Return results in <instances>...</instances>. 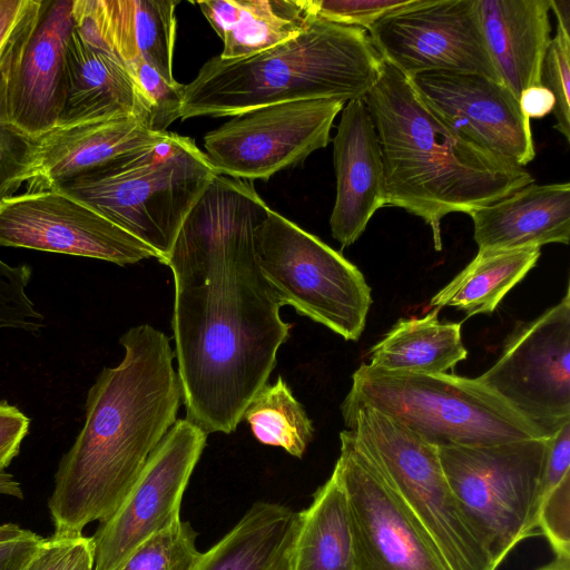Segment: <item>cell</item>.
I'll return each instance as SVG.
<instances>
[{"label":"cell","instance_id":"6da1fadb","mask_svg":"<svg viewBox=\"0 0 570 570\" xmlns=\"http://www.w3.org/2000/svg\"><path fill=\"white\" fill-rule=\"evenodd\" d=\"M269 209L250 181L217 174L165 264L174 276L171 326L186 417L207 433L235 431L289 336L256 254Z\"/></svg>","mask_w":570,"mask_h":570},{"label":"cell","instance_id":"7a4b0ae2","mask_svg":"<svg viewBox=\"0 0 570 570\" xmlns=\"http://www.w3.org/2000/svg\"><path fill=\"white\" fill-rule=\"evenodd\" d=\"M119 343L122 361L97 376L83 426L58 464L48 499L55 534H80L111 517L176 422L183 390L169 338L141 324Z\"/></svg>","mask_w":570,"mask_h":570},{"label":"cell","instance_id":"3957f363","mask_svg":"<svg viewBox=\"0 0 570 570\" xmlns=\"http://www.w3.org/2000/svg\"><path fill=\"white\" fill-rule=\"evenodd\" d=\"M383 160L386 206L421 217L442 249L441 222L493 204L534 183L508 163L461 137L420 99L409 78L382 60L363 98Z\"/></svg>","mask_w":570,"mask_h":570},{"label":"cell","instance_id":"277c9868","mask_svg":"<svg viewBox=\"0 0 570 570\" xmlns=\"http://www.w3.org/2000/svg\"><path fill=\"white\" fill-rule=\"evenodd\" d=\"M382 59L365 29L314 18L295 37L258 53L207 60L184 86L181 120L233 117L273 104L363 99Z\"/></svg>","mask_w":570,"mask_h":570},{"label":"cell","instance_id":"5b68a950","mask_svg":"<svg viewBox=\"0 0 570 570\" xmlns=\"http://www.w3.org/2000/svg\"><path fill=\"white\" fill-rule=\"evenodd\" d=\"M217 173L190 137L158 141L56 185L149 246L166 264L187 214Z\"/></svg>","mask_w":570,"mask_h":570},{"label":"cell","instance_id":"8992f818","mask_svg":"<svg viewBox=\"0 0 570 570\" xmlns=\"http://www.w3.org/2000/svg\"><path fill=\"white\" fill-rule=\"evenodd\" d=\"M341 411L370 406L435 446L546 439L476 379L391 372L361 364Z\"/></svg>","mask_w":570,"mask_h":570},{"label":"cell","instance_id":"52a82bcc","mask_svg":"<svg viewBox=\"0 0 570 570\" xmlns=\"http://www.w3.org/2000/svg\"><path fill=\"white\" fill-rule=\"evenodd\" d=\"M342 415L446 569L497 570L449 485L438 446L370 406Z\"/></svg>","mask_w":570,"mask_h":570},{"label":"cell","instance_id":"ba28073f","mask_svg":"<svg viewBox=\"0 0 570 570\" xmlns=\"http://www.w3.org/2000/svg\"><path fill=\"white\" fill-rule=\"evenodd\" d=\"M548 444L528 439L438 448L461 511L497 568L537 528Z\"/></svg>","mask_w":570,"mask_h":570},{"label":"cell","instance_id":"9c48e42d","mask_svg":"<svg viewBox=\"0 0 570 570\" xmlns=\"http://www.w3.org/2000/svg\"><path fill=\"white\" fill-rule=\"evenodd\" d=\"M256 254L282 306L291 305L345 340L360 338L373 302L371 287L341 253L269 209L256 234Z\"/></svg>","mask_w":570,"mask_h":570},{"label":"cell","instance_id":"30bf717a","mask_svg":"<svg viewBox=\"0 0 570 570\" xmlns=\"http://www.w3.org/2000/svg\"><path fill=\"white\" fill-rule=\"evenodd\" d=\"M476 380L550 439L570 421V291L520 323L497 362Z\"/></svg>","mask_w":570,"mask_h":570},{"label":"cell","instance_id":"8fae6325","mask_svg":"<svg viewBox=\"0 0 570 570\" xmlns=\"http://www.w3.org/2000/svg\"><path fill=\"white\" fill-rule=\"evenodd\" d=\"M344 105L309 99L243 111L205 135V155L218 175L267 180L326 147Z\"/></svg>","mask_w":570,"mask_h":570},{"label":"cell","instance_id":"7c38bea8","mask_svg":"<svg viewBox=\"0 0 570 570\" xmlns=\"http://www.w3.org/2000/svg\"><path fill=\"white\" fill-rule=\"evenodd\" d=\"M381 59L411 78L425 72L475 73L500 81L475 0H420L367 29Z\"/></svg>","mask_w":570,"mask_h":570},{"label":"cell","instance_id":"4fadbf2b","mask_svg":"<svg viewBox=\"0 0 570 570\" xmlns=\"http://www.w3.org/2000/svg\"><path fill=\"white\" fill-rule=\"evenodd\" d=\"M207 435L187 417L176 420L119 508L99 522L95 570H115L142 541L181 520L183 495Z\"/></svg>","mask_w":570,"mask_h":570},{"label":"cell","instance_id":"5bb4252c","mask_svg":"<svg viewBox=\"0 0 570 570\" xmlns=\"http://www.w3.org/2000/svg\"><path fill=\"white\" fill-rule=\"evenodd\" d=\"M333 472L348 505L356 570H448L351 430Z\"/></svg>","mask_w":570,"mask_h":570},{"label":"cell","instance_id":"9a60e30c","mask_svg":"<svg viewBox=\"0 0 570 570\" xmlns=\"http://www.w3.org/2000/svg\"><path fill=\"white\" fill-rule=\"evenodd\" d=\"M0 246L89 257L117 265L157 258L134 235L56 187L29 188L0 204Z\"/></svg>","mask_w":570,"mask_h":570},{"label":"cell","instance_id":"2e32d148","mask_svg":"<svg viewBox=\"0 0 570 570\" xmlns=\"http://www.w3.org/2000/svg\"><path fill=\"white\" fill-rule=\"evenodd\" d=\"M72 0L45 1L39 20L0 71V122L36 139L63 109Z\"/></svg>","mask_w":570,"mask_h":570},{"label":"cell","instance_id":"e0dca14e","mask_svg":"<svg viewBox=\"0 0 570 570\" xmlns=\"http://www.w3.org/2000/svg\"><path fill=\"white\" fill-rule=\"evenodd\" d=\"M409 80L426 107L464 139L520 167L534 159L530 119L502 82L454 72H425Z\"/></svg>","mask_w":570,"mask_h":570},{"label":"cell","instance_id":"ac0fdd59","mask_svg":"<svg viewBox=\"0 0 570 570\" xmlns=\"http://www.w3.org/2000/svg\"><path fill=\"white\" fill-rule=\"evenodd\" d=\"M336 198L330 217L332 236L342 247L355 243L377 209L386 206L379 137L363 99L342 109L333 139Z\"/></svg>","mask_w":570,"mask_h":570},{"label":"cell","instance_id":"d6986e66","mask_svg":"<svg viewBox=\"0 0 570 570\" xmlns=\"http://www.w3.org/2000/svg\"><path fill=\"white\" fill-rule=\"evenodd\" d=\"M166 132L135 117L58 124L35 139V176L29 188L55 187L110 160L151 145Z\"/></svg>","mask_w":570,"mask_h":570},{"label":"cell","instance_id":"ffe728a7","mask_svg":"<svg viewBox=\"0 0 570 570\" xmlns=\"http://www.w3.org/2000/svg\"><path fill=\"white\" fill-rule=\"evenodd\" d=\"M174 0H87L82 18L94 41L128 66L138 57L168 82H175Z\"/></svg>","mask_w":570,"mask_h":570},{"label":"cell","instance_id":"44dd1931","mask_svg":"<svg viewBox=\"0 0 570 570\" xmlns=\"http://www.w3.org/2000/svg\"><path fill=\"white\" fill-rule=\"evenodd\" d=\"M478 253L569 244L570 184L524 186L468 214Z\"/></svg>","mask_w":570,"mask_h":570},{"label":"cell","instance_id":"7402d4cb","mask_svg":"<svg viewBox=\"0 0 570 570\" xmlns=\"http://www.w3.org/2000/svg\"><path fill=\"white\" fill-rule=\"evenodd\" d=\"M485 45L501 82L519 99L540 83L552 39L549 0H475Z\"/></svg>","mask_w":570,"mask_h":570},{"label":"cell","instance_id":"603a6c76","mask_svg":"<svg viewBox=\"0 0 570 570\" xmlns=\"http://www.w3.org/2000/svg\"><path fill=\"white\" fill-rule=\"evenodd\" d=\"M111 117H135L149 128L151 106L127 67L90 46L73 28L59 124Z\"/></svg>","mask_w":570,"mask_h":570},{"label":"cell","instance_id":"cb8c5ba5","mask_svg":"<svg viewBox=\"0 0 570 570\" xmlns=\"http://www.w3.org/2000/svg\"><path fill=\"white\" fill-rule=\"evenodd\" d=\"M222 39L223 59L245 58L299 32L314 19L306 0H209L196 2Z\"/></svg>","mask_w":570,"mask_h":570},{"label":"cell","instance_id":"d4e9b609","mask_svg":"<svg viewBox=\"0 0 570 570\" xmlns=\"http://www.w3.org/2000/svg\"><path fill=\"white\" fill-rule=\"evenodd\" d=\"M297 513L272 502L254 503L195 570H288Z\"/></svg>","mask_w":570,"mask_h":570},{"label":"cell","instance_id":"484cf974","mask_svg":"<svg viewBox=\"0 0 570 570\" xmlns=\"http://www.w3.org/2000/svg\"><path fill=\"white\" fill-rule=\"evenodd\" d=\"M288 570H356L347 500L335 472L297 513Z\"/></svg>","mask_w":570,"mask_h":570},{"label":"cell","instance_id":"4316f807","mask_svg":"<svg viewBox=\"0 0 570 570\" xmlns=\"http://www.w3.org/2000/svg\"><path fill=\"white\" fill-rule=\"evenodd\" d=\"M439 309L401 318L371 348V365L391 372L441 374L465 360L461 324L440 322Z\"/></svg>","mask_w":570,"mask_h":570},{"label":"cell","instance_id":"83f0119b","mask_svg":"<svg viewBox=\"0 0 570 570\" xmlns=\"http://www.w3.org/2000/svg\"><path fill=\"white\" fill-rule=\"evenodd\" d=\"M540 247L478 253L475 258L430 301L435 309L453 306L466 317L492 313L533 268Z\"/></svg>","mask_w":570,"mask_h":570},{"label":"cell","instance_id":"f1b7e54d","mask_svg":"<svg viewBox=\"0 0 570 570\" xmlns=\"http://www.w3.org/2000/svg\"><path fill=\"white\" fill-rule=\"evenodd\" d=\"M243 419L261 443L279 446L296 458L303 456L313 439L312 421L282 376L257 392Z\"/></svg>","mask_w":570,"mask_h":570},{"label":"cell","instance_id":"f546056e","mask_svg":"<svg viewBox=\"0 0 570 570\" xmlns=\"http://www.w3.org/2000/svg\"><path fill=\"white\" fill-rule=\"evenodd\" d=\"M196 538L190 523L179 520L142 541L115 570H195L203 554Z\"/></svg>","mask_w":570,"mask_h":570},{"label":"cell","instance_id":"4dcf8cb0","mask_svg":"<svg viewBox=\"0 0 570 570\" xmlns=\"http://www.w3.org/2000/svg\"><path fill=\"white\" fill-rule=\"evenodd\" d=\"M540 83L549 89L556 99L554 128L570 141V32L557 24L541 66Z\"/></svg>","mask_w":570,"mask_h":570},{"label":"cell","instance_id":"1f68e13d","mask_svg":"<svg viewBox=\"0 0 570 570\" xmlns=\"http://www.w3.org/2000/svg\"><path fill=\"white\" fill-rule=\"evenodd\" d=\"M128 71L151 106L150 130L166 132L170 124L181 118L185 85L168 82L140 57L128 66Z\"/></svg>","mask_w":570,"mask_h":570},{"label":"cell","instance_id":"d6a6232c","mask_svg":"<svg viewBox=\"0 0 570 570\" xmlns=\"http://www.w3.org/2000/svg\"><path fill=\"white\" fill-rule=\"evenodd\" d=\"M21 570H95L92 537L53 533L42 538Z\"/></svg>","mask_w":570,"mask_h":570},{"label":"cell","instance_id":"836d02e7","mask_svg":"<svg viewBox=\"0 0 570 570\" xmlns=\"http://www.w3.org/2000/svg\"><path fill=\"white\" fill-rule=\"evenodd\" d=\"M420 0H306L312 17L367 29L384 17L417 4Z\"/></svg>","mask_w":570,"mask_h":570},{"label":"cell","instance_id":"e575fe53","mask_svg":"<svg viewBox=\"0 0 570 570\" xmlns=\"http://www.w3.org/2000/svg\"><path fill=\"white\" fill-rule=\"evenodd\" d=\"M35 139L0 122V204L35 176Z\"/></svg>","mask_w":570,"mask_h":570},{"label":"cell","instance_id":"d590c367","mask_svg":"<svg viewBox=\"0 0 570 570\" xmlns=\"http://www.w3.org/2000/svg\"><path fill=\"white\" fill-rule=\"evenodd\" d=\"M537 528L556 557L570 558V475L540 498Z\"/></svg>","mask_w":570,"mask_h":570},{"label":"cell","instance_id":"8d00e7d4","mask_svg":"<svg viewBox=\"0 0 570 570\" xmlns=\"http://www.w3.org/2000/svg\"><path fill=\"white\" fill-rule=\"evenodd\" d=\"M41 0H0V71L36 27Z\"/></svg>","mask_w":570,"mask_h":570},{"label":"cell","instance_id":"74e56055","mask_svg":"<svg viewBox=\"0 0 570 570\" xmlns=\"http://www.w3.org/2000/svg\"><path fill=\"white\" fill-rule=\"evenodd\" d=\"M570 475V421L550 439L541 476L540 498Z\"/></svg>","mask_w":570,"mask_h":570},{"label":"cell","instance_id":"f35d334b","mask_svg":"<svg viewBox=\"0 0 570 570\" xmlns=\"http://www.w3.org/2000/svg\"><path fill=\"white\" fill-rule=\"evenodd\" d=\"M29 426L30 419L23 412L7 401H0V473L19 454Z\"/></svg>","mask_w":570,"mask_h":570},{"label":"cell","instance_id":"ab89813d","mask_svg":"<svg viewBox=\"0 0 570 570\" xmlns=\"http://www.w3.org/2000/svg\"><path fill=\"white\" fill-rule=\"evenodd\" d=\"M42 537L31 534L8 542H0V570H21L37 549Z\"/></svg>","mask_w":570,"mask_h":570},{"label":"cell","instance_id":"60d3db41","mask_svg":"<svg viewBox=\"0 0 570 570\" xmlns=\"http://www.w3.org/2000/svg\"><path fill=\"white\" fill-rule=\"evenodd\" d=\"M523 115L530 118H543L553 111L556 99L552 92L542 85L524 89L518 99Z\"/></svg>","mask_w":570,"mask_h":570},{"label":"cell","instance_id":"b9f144b4","mask_svg":"<svg viewBox=\"0 0 570 570\" xmlns=\"http://www.w3.org/2000/svg\"><path fill=\"white\" fill-rule=\"evenodd\" d=\"M550 9L553 10L559 26L570 32V1L569 0H549Z\"/></svg>","mask_w":570,"mask_h":570},{"label":"cell","instance_id":"7bdbcfd3","mask_svg":"<svg viewBox=\"0 0 570 570\" xmlns=\"http://www.w3.org/2000/svg\"><path fill=\"white\" fill-rule=\"evenodd\" d=\"M0 494L11 495L18 499L23 498L20 483L13 475L6 472L0 473Z\"/></svg>","mask_w":570,"mask_h":570},{"label":"cell","instance_id":"ee69618b","mask_svg":"<svg viewBox=\"0 0 570 570\" xmlns=\"http://www.w3.org/2000/svg\"><path fill=\"white\" fill-rule=\"evenodd\" d=\"M31 533L32 531L23 529L14 523L0 524V542L18 540Z\"/></svg>","mask_w":570,"mask_h":570},{"label":"cell","instance_id":"f6af8a7d","mask_svg":"<svg viewBox=\"0 0 570 570\" xmlns=\"http://www.w3.org/2000/svg\"><path fill=\"white\" fill-rule=\"evenodd\" d=\"M537 570H570V558L554 557L552 561Z\"/></svg>","mask_w":570,"mask_h":570}]
</instances>
